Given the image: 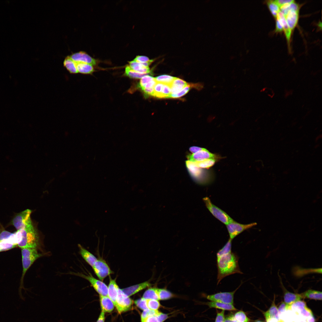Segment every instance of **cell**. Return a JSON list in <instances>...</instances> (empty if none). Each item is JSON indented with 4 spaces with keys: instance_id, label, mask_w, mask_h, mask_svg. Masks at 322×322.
<instances>
[{
    "instance_id": "1",
    "label": "cell",
    "mask_w": 322,
    "mask_h": 322,
    "mask_svg": "<svg viewBox=\"0 0 322 322\" xmlns=\"http://www.w3.org/2000/svg\"><path fill=\"white\" fill-rule=\"evenodd\" d=\"M217 284L224 278L235 273L242 274L238 264V258L232 252L217 257Z\"/></svg>"
},
{
    "instance_id": "2",
    "label": "cell",
    "mask_w": 322,
    "mask_h": 322,
    "mask_svg": "<svg viewBox=\"0 0 322 322\" xmlns=\"http://www.w3.org/2000/svg\"><path fill=\"white\" fill-rule=\"evenodd\" d=\"M19 230L21 235V241L18 244L19 247L21 249L36 248L38 247L39 243V236L32 222Z\"/></svg>"
},
{
    "instance_id": "3",
    "label": "cell",
    "mask_w": 322,
    "mask_h": 322,
    "mask_svg": "<svg viewBox=\"0 0 322 322\" xmlns=\"http://www.w3.org/2000/svg\"><path fill=\"white\" fill-rule=\"evenodd\" d=\"M23 271L21 281L28 269L38 259L44 254L39 253L36 248H23L21 249Z\"/></svg>"
},
{
    "instance_id": "4",
    "label": "cell",
    "mask_w": 322,
    "mask_h": 322,
    "mask_svg": "<svg viewBox=\"0 0 322 322\" xmlns=\"http://www.w3.org/2000/svg\"><path fill=\"white\" fill-rule=\"evenodd\" d=\"M203 200L210 213L223 224L226 225L234 220L225 212L214 205L209 197H205Z\"/></svg>"
},
{
    "instance_id": "5",
    "label": "cell",
    "mask_w": 322,
    "mask_h": 322,
    "mask_svg": "<svg viewBox=\"0 0 322 322\" xmlns=\"http://www.w3.org/2000/svg\"><path fill=\"white\" fill-rule=\"evenodd\" d=\"M88 280L100 295L108 296V286L102 281L93 277L91 274L85 275L82 273H74Z\"/></svg>"
},
{
    "instance_id": "6",
    "label": "cell",
    "mask_w": 322,
    "mask_h": 322,
    "mask_svg": "<svg viewBox=\"0 0 322 322\" xmlns=\"http://www.w3.org/2000/svg\"><path fill=\"white\" fill-rule=\"evenodd\" d=\"M133 301L129 297L126 295L119 287L115 306L119 313L129 310L132 305Z\"/></svg>"
},
{
    "instance_id": "7",
    "label": "cell",
    "mask_w": 322,
    "mask_h": 322,
    "mask_svg": "<svg viewBox=\"0 0 322 322\" xmlns=\"http://www.w3.org/2000/svg\"><path fill=\"white\" fill-rule=\"evenodd\" d=\"M92 268L96 275L102 281L113 273L106 261L101 258L97 259Z\"/></svg>"
},
{
    "instance_id": "8",
    "label": "cell",
    "mask_w": 322,
    "mask_h": 322,
    "mask_svg": "<svg viewBox=\"0 0 322 322\" xmlns=\"http://www.w3.org/2000/svg\"><path fill=\"white\" fill-rule=\"evenodd\" d=\"M256 225V223L243 224L234 220L226 225L230 236V239H233L244 231Z\"/></svg>"
},
{
    "instance_id": "9",
    "label": "cell",
    "mask_w": 322,
    "mask_h": 322,
    "mask_svg": "<svg viewBox=\"0 0 322 322\" xmlns=\"http://www.w3.org/2000/svg\"><path fill=\"white\" fill-rule=\"evenodd\" d=\"M31 213V210L27 209L18 213L13 218L12 224L17 230L24 228L32 222L30 216Z\"/></svg>"
},
{
    "instance_id": "10",
    "label": "cell",
    "mask_w": 322,
    "mask_h": 322,
    "mask_svg": "<svg viewBox=\"0 0 322 322\" xmlns=\"http://www.w3.org/2000/svg\"><path fill=\"white\" fill-rule=\"evenodd\" d=\"M241 284L235 290L231 292L217 293L207 295V298L213 301H216L233 305L234 294Z\"/></svg>"
},
{
    "instance_id": "11",
    "label": "cell",
    "mask_w": 322,
    "mask_h": 322,
    "mask_svg": "<svg viewBox=\"0 0 322 322\" xmlns=\"http://www.w3.org/2000/svg\"><path fill=\"white\" fill-rule=\"evenodd\" d=\"M186 164L191 176L196 182L200 184L205 185L202 176V171L201 168L197 166L194 162L188 160L186 161Z\"/></svg>"
},
{
    "instance_id": "12",
    "label": "cell",
    "mask_w": 322,
    "mask_h": 322,
    "mask_svg": "<svg viewBox=\"0 0 322 322\" xmlns=\"http://www.w3.org/2000/svg\"><path fill=\"white\" fill-rule=\"evenodd\" d=\"M187 157L188 160L195 162L207 159L215 160L216 156L214 154L210 153L205 149L195 153L188 155Z\"/></svg>"
},
{
    "instance_id": "13",
    "label": "cell",
    "mask_w": 322,
    "mask_h": 322,
    "mask_svg": "<svg viewBox=\"0 0 322 322\" xmlns=\"http://www.w3.org/2000/svg\"><path fill=\"white\" fill-rule=\"evenodd\" d=\"M69 57L75 62L84 63L92 65L96 64L95 60L83 51L73 53Z\"/></svg>"
},
{
    "instance_id": "14",
    "label": "cell",
    "mask_w": 322,
    "mask_h": 322,
    "mask_svg": "<svg viewBox=\"0 0 322 322\" xmlns=\"http://www.w3.org/2000/svg\"><path fill=\"white\" fill-rule=\"evenodd\" d=\"M151 285L149 282L145 281L121 290L126 295L129 297L150 286Z\"/></svg>"
},
{
    "instance_id": "15",
    "label": "cell",
    "mask_w": 322,
    "mask_h": 322,
    "mask_svg": "<svg viewBox=\"0 0 322 322\" xmlns=\"http://www.w3.org/2000/svg\"><path fill=\"white\" fill-rule=\"evenodd\" d=\"M282 288L284 292V302L288 305L292 303L300 300L302 298L301 294L294 293L291 292L286 289L281 282Z\"/></svg>"
},
{
    "instance_id": "16",
    "label": "cell",
    "mask_w": 322,
    "mask_h": 322,
    "mask_svg": "<svg viewBox=\"0 0 322 322\" xmlns=\"http://www.w3.org/2000/svg\"><path fill=\"white\" fill-rule=\"evenodd\" d=\"M109 278V282L108 286V296L113 301L115 306L118 289L119 287L116 283V279H112L110 276Z\"/></svg>"
},
{
    "instance_id": "17",
    "label": "cell",
    "mask_w": 322,
    "mask_h": 322,
    "mask_svg": "<svg viewBox=\"0 0 322 322\" xmlns=\"http://www.w3.org/2000/svg\"><path fill=\"white\" fill-rule=\"evenodd\" d=\"M100 301L102 311L109 313L113 311L114 305L108 296L100 295Z\"/></svg>"
},
{
    "instance_id": "18",
    "label": "cell",
    "mask_w": 322,
    "mask_h": 322,
    "mask_svg": "<svg viewBox=\"0 0 322 322\" xmlns=\"http://www.w3.org/2000/svg\"><path fill=\"white\" fill-rule=\"evenodd\" d=\"M80 253L83 259L92 267L97 258L80 244H78Z\"/></svg>"
},
{
    "instance_id": "19",
    "label": "cell",
    "mask_w": 322,
    "mask_h": 322,
    "mask_svg": "<svg viewBox=\"0 0 322 322\" xmlns=\"http://www.w3.org/2000/svg\"><path fill=\"white\" fill-rule=\"evenodd\" d=\"M298 11H290L285 16L287 24L291 31L295 28L298 23Z\"/></svg>"
},
{
    "instance_id": "20",
    "label": "cell",
    "mask_w": 322,
    "mask_h": 322,
    "mask_svg": "<svg viewBox=\"0 0 322 322\" xmlns=\"http://www.w3.org/2000/svg\"><path fill=\"white\" fill-rule=\"evenodd\" d=\"M276 18L282 26L287 42L289 44L292 31L287 24L285 16L283 13L280 11L277 14Z\"/></svg>"
},
{
    "instance_id": "21",
    "label": "cell",
    "mask_w": 322,
    "mask_h": 322,
    "mask_svg": "<svg viewBox=\"0 0 322 322\" xmlns=\"http://www.w3.org/2000/svg\"><path fill=\"white\" fill-rule=\"evenodd\" d=\"M188 84L186 82L182 79L175 78L171 86V93L175 94L177 93Z\"/></svg>"
},
{
    "instance_id": "22",
    "label": "cell",
    "mask_w": 322,
    "mask_h": 322,
    "mask_svg": "<svg viewBox=\"0 0 322 322\" xmlns=\"http://www.w3.org/2000/svg\"><path fill=\"white\" fill-rule=\"evenodd\" d=\"M264 315L266 321L274 318L280 322L278 309L275 304V300H273L269 309L264 312Z\"/></svg>"
},
{
    "instance_id": "23",
    "label": "cell",
    "mask_w": 322,
    "mask_h": 322,
    "mask_svg": "<svg viewBox=\"0 0 322 322\" xmlns=\"http://www.w3.org/2000/svg\"><path fill=\"white\" fill-rule=\"evenodd\" d=\"M207 304L210 308H216L224 310H236V309L232 304L213 301L208 302Z\"/></svg>"
},
{
    "instance_id": "24",
    "label": "cell",
    "mask_w": 322,
    "mask_h": 322,
    "mask_svg": "<svg viewBox=\"0 0 322 322\" xmlns=\"http://www.w3.org/2000/svg\"><path fill=\"white\" fill-rule=\"evenodd\" d=\"M75 63L78 73L82 74H91L94 71L93 65L91 64L82 62Z\"/></svg>"
},
{
    "instance_id": "25",
    "label": "cell",
    "mask_w": 322,
    "mask_h": 322,
    "mask_svg": "<svg viewBox=\"0 0 322 322\" xmlns=\"http://www.w3.org/2000/svg\"><path fill=\"white\" fill-rule=\"evenodd\" d=\"M301 294L303 298L322 300V292L320 291L309 289Z\"/></svg>"
},
{
    "instance_id": "26",
    "label": "cell",
    "mask_w": 322,
    "mask_h": 322,
    "mask_svg": "<svg viewBox=\"0 0 322 322\" xmlns=\"http://www.w3.org/2000/svg\"><path fill=\"white\" fill-rule=\"evenodd\" d=\"M130 67L133 70L141 73L148 74L150 70L149 68L145 67L141 63L138 62L134 60L129 62Z\"/></svg>"
},
{
    "instance_id": "27",
    "label": "cell",
    "mask_w": 322,
    "mask_h": 322,
    "mask_svg": "<svg viewBox=\"0 0 322 322\" xmlns=\"http://www.w3.org/2000/svg\"><path fill=\"white\" fill-rule=\"evenodd\" d=\"M64 66L71 74H76L78 73L75 62L70 57L67 56L63 62Z\"/></svg>"
},
{
    "instance_id": "28",
    "label": "cell",
    "mask_w": 322,
    "mask_h": 322,
    "mask_svg": "<svg viewBox=\"0 0 322 322\" xmlns=\"http://www.w3.org/2000/svg\"><path fill=\"white\" fill-rule=\"evenodd\" d=\"M280 8L281 12L284 16H286L290 11H295L299 12L298 5L295 2V1L290 3L285 4L281 6Z\"/></svg>"
},
{
    "instance_id": "29",
    "label": "cell",
    "mask_w": 322,
    "mask_h": 322,
    "mask_svg": "<svg viewBox=\"0 0 322 322\" xmlns=\"http://www.w3.org/2000/svg\"><path fill=\"white\" fill-rule=\"evenodd\" d=\"M148 74L141 73L136 72L131 68L129 66L126 67L124 73L126 76L131 78L135 79L141 78L145 75H148Z\"/></svg>"
},
{
    "instance_id": "30",
    "label": "cell",
    "mask_w": 322,
    "mask_h": 322,
    "mask_svg": "<svg viewBox=\"0 0 322 322\" xmlns=\"http://www.w3.org/2000/svg\"><path fill=\"white\" fill-rule=\"evenodd\" d=\"M306 307V303L304 301L299 300L289 305V310H291L298 313Z\"/></svg>"
},
{
    "instance_id": "31",
    "label": "cell",
    "mask_w": 322,
    "mask_h": 322,
    "mask_svg": "<svg viewBox=\"0 0 322 322\" xmlns=\"http://www.w3.org/2000/svg\"><path fill=\"white\" fill-rule=\"evenodd\" d=\"M157 289L153 287L148 289L144 292L142 298L145 299L159 300Z\"/></svg>"
},
{
    "instance_id": "32",
    "label": "cell",
    "mask_w": 322,
    "mask_h": 322,
    "mask_svg": "<svg viewBox=\"0 0 322 322\" xmlns=\"http://www.w3.org/2000/svg\"><path fill=\"white\" fill-rule=\"evenodd\" d=\"M175 78L170 75H164L157 77L154 78L157 83H161L168 85L171 86Z\"/></svg>"
},
{
    "instance_id": "33",
    "label": "cell",
    "mask_w": 322,
    "mask_h": 322,
    "mask_svg": "<svg viewBox=\"0 0 322 322\" xmlns=\"http://www.w3.org/2000/svg\"><path fill=\"white\" fill-rule=\"evenodd\" d=\"M157 291L159 300H166L174 296V294L167 290L157 288Z\"/></svg>"
},
{
    "instance_id": "34",
    "label": "cell",
    "mask_w": 322,
    "mask_h": 322,
    "mask_svg": "<svg viewBox=\"0 0 322 322\" xmlns=\"http://www.w3.org/2000/svg\"><path fill=\"white\" fill-rule=\"evenodd\" d=\"M17 246L13 244L9 238L0 242V252L9 250Z\"/></svg>"
},
{
    "instance_id": "35",
    "label": "cell",
    "mask_w": 322,
    "mask_h": 322,
    "mask_svg": "<svg viewBox=\"0 0 322 322\" xmlns=\"http://www.w3.org/2000/svg\"><path fill=\"white\" fill-rule=\"evenodd\" d=\"M232 240L229 238L223 247L217 252V257H219L231 252Z\"/></svg>"
},
{
    "instance_id": "36",
    "label": "cell",
    "mask_w": 322,
    "mask_h": 322,
    "mask_svg": "<svg viewBox=\"0 0 322 322\" xmlns=\"http://www.w3.org/2000/svg\"><path fill=\"white\" fill-rule=\"evenodd\" d=\"M215 162V159H209L194 162L195 165L198 167L207 168L212 166L214 164Z\"/></svg>"
},
{
    "instance_id": "37",
    "label": "cell",
    "mask_w": 322,
    "mask_h": 322,
    "mask_svg": "<svg viewBox=\"0 0 322 322\" xmlns=\"http://www.w3.org/2000/svg\"><path fill=\"white\" fill-rule=\"evenodd\" d=\"M268 7L273 16L276 18L280 11V7L274 1L270 0L267 2Z\"/></svg>"
},
{
    "instance_id": "38",
    "label": "cell",
    "mask_w": 322,
    "mask_h": 322,
    "mask_svg": "<svg viewBox=\"0 0 322 322\" xmlns=\"http://www.w3.org/2000/svg\"><path fill=\"white\" fill-rule=\"evenodd\" d=\"M236 322H250V320L243 311L237 312L233 315Z\"/></svg>"
},
{
    "instance_id": "39",
    "label": "cell",
    "mask_w": 322,
    "mask_h": 322,
    "mask_svg": "<svg viewBox=\"0 0 322 322\" xmlns=\"http://www.w3.org/2000/svg\"><path fill=\"white\" fill-rule=\"evenodd\" d=\"M192 87H193L192 84L188 83L186 86L177 93L175 94H171L169 98H177L180 97L187 94L190 90L191 88Z\"/></svg>"
},
{
    "instance_id": "40",
    "label": "cell",
    "mask_w": 322,
    "mask_h": 322,
    "mask_svg": "<svg viewBox=\"0 0 322 322\" xmlns=\"http://www.w3.org/2000/svg\"><path fill=\"white\" fill-rule=\"evenodd\" d=\"M146 303L148 308L153 310H158L160 306L158 300H156L146 299Z\"/></svg>"
},
{
    "instance_id": "41",
    "label": "cell",
    "mask_w": 322,
    "mask_h": 322,
    "mask_svg": "<svg viewBox=\"0 0 322 322\" xmlns=\"http://www.w3.org/2000/svg\"><path fill=\"white\" fill-rule=\"evenodd\" d=\"M158 311L149 309L144 310L141 315V322L149 316L156 315Z\"/></svg>"
},
{
    "instance_id": "42",
    "label": "cell",
    "mask_w": 322,
    "mask_h": 322,
    "mask_svg": "<svg viewBox=\"0 0 322 322\" xmlns=\"http://www.w3.org/2000/svg\"><path fill=\"white\" fill-rule=\"evenodd\" d=\"M154 79V78L148 75H145L141 78L138 86L141 89L146 84Z\"/></svg>"
},
{
    "instance_id": "43",
    "label": "cell",
    "mask_w": 322,
    "mask_h": 322,
    "mask_svg": "<svg viewBox=\"0 0 322 322\" xmlns=\"http://www.w3.org/2000/svg\"><path fill=\"white\" fill-rule=\"evenodd\" d=\"M171 94V86L168 85L164 84L160 98H169Z\"/></svg>"
},
{
    "instance_id": "44",
    "label": "cell",
    "mask_w": 322,
    "mask_h": 322,
    "mask_svg": "<svg viewBox=\"0 0 322 322\" xmlns=\"http://www.w3.org/2000/svg\"><path fill=\"white\" fill-rule=\"evenodd\" d=\"M135 304L138 308L144 310L148 309L146 303V299L143 298L135 301Z\"/></svg>"
},
{
    "instance_id": "45",
    "label": "cell",
    "mask_w": 322,
    "mask_h": 322,
    "mask_svg": "<svg viewBox=\"0 0 322 322\" xmlns=\"http://www.w3.org/2000/svg\"><path fill=\"white\" fill-rule=\"evenodd\" d=\"M163 84V83H156L154 87L153 96L160 98Z\"/></svg>"
},
{
    "instance_id": "46",
    "label": "cell",
    "mask_w": 322,
    "mask_h": 322,
    "mask_svg": "<svg viewBox=\"0 0 322 322\" xmlns=\"http://www.w3.org/2000/svg\"><path fill=\"white\" fill-rule=\"evenodd\" d=\"M13 233L4 230H0V242L8 239Z\"/></svg>"
},
{
    "instance_id": "47",
    "label": "cell",
    "mask_w": 322,
    "mask_h": 322,
    "mask_svg": "<svg viewBox=\"0 0 322 322\" xmlns=\"http://www.w3.org/2000/svg\"><path fill=\"white\" fill-rule=\"evenodd\" d=\"M289 306L284 302H282L278 309L279 317L287 310L289 309Z\"/></svg>"
},
{
    "instance_id": "48",
    "label": "cell",
    "mask_w": 322,
    "mask_h": 322,
    "mask_svg": "<svg viewBox=\"0 0 322 322\" xmlns=\"http://www.w3.org/2000/svg\"><path fill=\"white\" fill-rule=\"evenodd\" d=\"M299 313L301 315L306 318L313 315L312 312L311 310L307 307L301 310L299 312Z\"/></svg>"
},
{
    "instance_id": "49",
    "label": "cell",
    "mask_w": 322,
    "mask_h": 322,
    "mask_svg": "<svg viewBox=\"0 0 322 322\" xmlns=\"http://www.w3.org/2000/svg\"><path fill=\"white\" fill-rule=\"evenodd\" d=\"M156 315L159 322H163L167 319L168 317L167 314L160 312L159 311L157 312Z\"/></svg>"
},
{
    "instance_id": "50",
    "label": "cell",
    "mask_w": 322,
    "mask_h": 322,
    "mask_svg": "<svg viewBox=\"0 0 322 322\" xmlns=\"http://www.w3.org/2000/svg\"><path fill=\"white\" fill-rule=\"evenodd\" d=\"M133 60L138 62L142 63L149 62L151 60H150L148 57L146 56L138 55Z\"/></svg>"
},
{
    "instance_id": "51",
    "label": "cell",
    "mask_w": 322,
    "mask_h": 322,
    "mask_svg": "<svg viewBox=\"0 0 322 322\" xmlns=\"http://www.w3.org/2000/svg\"><path fill=\"white\" fill-rule=\"evenodd\" d=\"M225 310H222L219 312H217L215 322H224L225 320Z\"/></svg>"
},
{
    "instance_id": "52",
    "label": "cell",
    "mask_w": 322,
    "mask_h": 322,
    "mask_svg": "<svg viewBox=\"0 0 322 322\" xmlns=\"http://www.w3.org/2000/svg\"><path fill=\"white\" fill-rule=\"evenodd\" d=\"M280 7L284 5L291 3L294 1L293 0H276L274 1Z\"/></svg>"
},
{
    "instance_id": "53",
    "label": "cell",
    "mask_w": 322,
    "mask_h": 322,
    "mask_svg": "<svg viewBox=\"0 0 322 322\" xmlns=\"http://www.w3.org/2000/svg\"><path fill=\"white\" fill-rule=\"evenodd\" d=\"M156 315L149 316L142 322H159Z\"/></svg>"
},
{
    "instance_id": "54",
    "label": "cell",
    "mask_w": 322,
    "mask_h": 322,
    "mask_svg": "<svg viewBox=\"0 0 322 322\" xmlns=\"http://www.w3.org/2000/svg\"><path fill=\"white\" fill-rule=\"evenodd\" d=\"M205 148H202L197 146H192L189 148L190 151L193 154L195 153L198 151L204 150Z\"/></svg>"
},
{
    "instance_id": "55",
    "label": "cell",
    "mask_w": 322,
    "mask_h": 322,
    "mask_svg": "<svg viewBox=\"0 0 322 322\" xmlns=\"http://www.w3.org/2000/svg\"><path fill=\"white\" fill-rule=\"evenodd\" d=\"M283 30V29L282 25L279 21L277 19L276 22V32H280L282 31Z\"/></svg>"
},
{
    "instance_id": "56",
    "label": "cell",
    "mask_w": 322,
    "mask_h": 322,
    "mask_svg": "<svg viewBox=\"0 0 322 322\" xmlns=\"http://www.w3.org/2000/svg\"><path fill=\"white\" fill-rule=\"evenodd\" d=\"M224 322H236L235 319L233 315H231L225 318Z\"/></svg>"
},
{
    "instance_id": "57",
    "label": "cell",
    "mask_w": 322,
    "mask_h": 322,
    "mask_svg": "<svg viewBox=\"0 0 322 322\" xmlns=\"http://www.w3.org/2000/svg\"><path fill=\"white\" fill-rule=\"evenodd\" d=\"M105 319L104 312L102 311L96 322H104Z\"/></svg>"
},
{
    "instance_id": "58",
    "label": "cell",
    "mask_w": 322,
    "mask_h": 322,
    "mask_svg": "<svg viewBox=\"0 0 322 322\" xmlns=\"http://www.w3.org/2000/svg\"><path fill=\"white\" fill-rule=\"evenodd\" d=\"M306 322H315V320L313 315L306 318Z\"/></svg>"
},
{
    "instance_id": "59",
    "label": "cell",
    "mask_w": 322,
    "mask_h": 322,
    "mask_svg": "<svg viewBox=\"0 0 322 322\" xmlns=\"http://www.w3.org/2000/svg\"><path fill=\"white\" fill-rule=\"evenodd\" d=\"M266 321L267 322H279L277 319L274 318L269 319Z\"/></svg>"
},
{
    "instance_id": "60",
    "label": "cell",
    "mask_w": 322,
    "mask_h": 322,
    "mask_svg": "<svg viewBox=\"0 0 322 322\" xmlns=\"http://www.w3.org/2000/svg\"><path fill=\"white\" fill-rule=\"evenodd\" d=\"M295 322H306V321H304V320L299 319L298 320H297L296 321H295Z\"/></svg>"
},
{
    "instance_id": "61",
    "label": "cell",
    "mask_w": 322,
    "mask_h": 322,
    "mask_svg": "<svg viewBox=\"0 0 322 322\" xmlns=\"http://www.w3.org/2000/svg\"><path fill=\"white\" fill-rule=\"evenodd\" d=\"M256 322H263L261 321H256Z\"/></svg>"
},
{
    "instance_id": "62",
    "label": "cell",
    "mask_w": 322,
    "mask_h": 322,
    "mask_svg": "<svg viewBox=\"0 0 322 322\" xmlns=\"http://www.w3.org/2000/svg\"><path fill=\"white\" fill-rule=\"evenodd\" d=\"M288 322V321H287V322Z\"/></svg>"
}]
</instances>
